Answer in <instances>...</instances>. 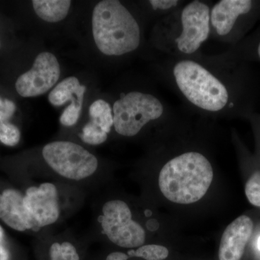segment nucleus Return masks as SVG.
Segmentation results:
<instances>
[{"label": "nucleus", "instance_id": "nucleus-11", "mask_svg": "<svg viewBox=\"0 0 260 260\" xmlns=\"http://www.w3.org/2000/svg\"><path fill=\"white\" fill-rule=\"evenodd\" d=\"M256 3L251 0H221L212 10V25L219 35L227 36L240 19L249 17L256 11Z\"/></svg>", "mask_w": 260, "mask_h": 260}, {"label": "nucleus", "instance_id": "nucleus-13", "mask_svg": "<svg viewBox=\"0 0 260 260\" xmlns=\"http://www.w3.org/2000/svg\"><path fill=\"white\" fill-rule=\"evenodd\" d=\"M86 90L85 85H80L75 77H69L58 84L49 95L50 104L55 107L64 105L69 101L78 102L83 104L84 94Z\"/></svg>", "mask_w": 260, "mask_h": 260}, {"label": "nucleus", "instance_id": "nucleus-4", "mask_svg": "<svg viewBox=\"0 0 260 260\" xmlns=\"http://www.w3.org/2000/svg\"><path fill=\"white\" fill-rule=\"evenodd\" d=\"M113 112L116 133L123 136L133 137L149 121L160 117L164 107L153 95L133 91L114 103Z\"/></svg>", "mask_w": 260, "mask_h": 260}, {"label": "nucleus", "instance_id": "nucleus-25", "mask_svg": "<svg viewBox=\"0 0 260 260\" xmlns=\"http://www.w3.org/2000/svg\"><path fill=\"white\" fill-rule=\"evenodd\" d=\"M49 254H50L51 260H63L61 244L59 243H54L51 246Z\"/></svg>", "mask_w": 260, "mask_h": 260}, {"label": "nucleus", "instance_id": "nucleus-12", "mask_svg": "<svg viewBox=\"0 0 260 260\" xmlns=\"http://www.w3.org/2000/svg\"><path fill=\"white\" fill-rule=\"evenodd\" d=\"M23 198L21 193L13 189H5L0 194V219L18 232L32 229Z\"/></svg>", "mask_w": 260, "mask_h": 260}, {"label": "nucleus", "instance_id": "nucleus-22", "mask_svg": "<svg viewBox=\"0 0 260 260\" xmlns=\"http://www.w3.org/2000/svg\"><path fill=\"white\" fill-rule=\"evenodd\" d=\"M63 260H80L76 249L71 243L63 242L61 244Z\"/></svg>", "mask_w": 260, "mask_h": 260}, {"label": "nucleus", "instance_id": "nucleus-6", "mask_svg": "<svg viewBox=\"0 0 260 260\" xmlns=\"http://www.w3.org/2000/svg\"><path fill=\"white\" fill-rule=\"evenodd\" d=\"M129 206L121 200H111L103 207L100 217L103 232L109 240L124 248H138L143 245L145 232L133 220Z\"/></svg>", "mask_w": 260, "mask_h": 260}, {"label": "nucleus", "instance_id": "nucleus-3", "mask_svg": "<svg viewBox=\"0 0 260 260\" xmlns=\"http://www.w3.org/2000/svg\"><path fill=\"white\" fill-rule=\"evenodd\" d=\"M176 83L181 93L196 107L209 112H218L227 105L226 87L203 66L183 60L174 68Z\"/></svg>", "mask_w": 260, "mask_h": 260}, {"label": "nucleus", "instance_id": "nucleus-18", "mask_svg": "<svg viewBox=\"0 0 260 260\" xmlns=\"http://www.w3.org/2000/svg\"><path fill=\"white\" fill-rule=\"evenodd\" d=\"M20 139V132L8 121L0 122V141L8 146H15Z\"/></svg>", "mask_w": 260, "mask_h": 260}, {"label": "nucleus", "instance_id": "nucleus-27", "mask_svg": "<svg viewBox=\"0 0 260 260\" xmlns=\"http://www.w3.org/2000/svg\"><path fill=\"white\" fill-rule=\"evenodd\" d=\"M257 246L258 249H259L260 251V237H259V239H258Z\"/></svg>", "mask_w": 260, "mask_h": 260}, {"label": "nucleus", "instance_id": "nucleus-17", "mask_svg": "<svg viewBox=\"0 0 260 260\" xmlns=\"http://www.w3.org/2000/svg\"><path fill=\"white\" fill-rule=\"evenodd\" d=\"M80 138L84 143L87 144L98 145L106 142L108 134L90 121L84 126L83 132L80 135Z\"/></svg>", "mask_w": 260, "mask_h": 260}, {"label": "nucleus", "instance_id": "nucleus-8", "mask_svg": "<svg viewBox=\"0 0 260 260\" xmlns=\"http://www.w3.org/2000/svg\"><path fill=\"white\" fill-rule=\"evenodd\" d=\"M181 20L182 32L175 40L178 49L184 54H193L209 36V8L202 2H191L183 10Z\"/></svg>", "mask_w": 260, "mask_h": 260}, {"label": "nucleus", "instance_id": "nucleus-14", "mask_svg": "<svg viewBox=\"0 0 260 260\" xmlns=\"http://www.w3.org/2000/svg\"><path fill=\"white\" fill-rule=\"evenodd\" d=\"M32 3L38 16L49 23L64 20L71 5L69 0H34Z\"/></svg>", "mask_w": 260, "mask_h": 260}, {"label": "nucleus", "instance_id": "nucleus-7", "mask_svg": "<svg viewBox=\"0 0 260 260\" xmlns=\"http://www.w3.org/2000/svg\"><path fill=\"white\" fill-rule=\"evenodd\" d=\"M59 77L60 66L56 56L42 52L36 58L31 69L19 77L15 88L21 96H39L49 91Z\"/></svg>", "mask_w": 260, "mask_h": 260}, {"label": "nucleus", "instance_id": "nucleus-20", "mask_svg": "<svg viewBox=\"0 0 260 260\" xmlns=\"http://www.w3.org/2000/svg\"><path fill=\"white\" fill-rule=\"evenodd\" d=\"M83 104L78 102H72L71 104L64 109L60 116V122L62 125L71 126L76 124L79 119Z\"/></svg>", "mask_w": 260, "mask_h": 260}, {"label": "nucleus", "instance_id": "nucleus-2", "mask_svg": "<svg viewBox=\"0 0 260 260\" xmlns=\"http://www.w3.org/2000/svg\"><path fill=\"white\" fill-rule=\"evenodd\" d=\"M92 30L95 45L105 55H123L140 45L139 25L117 0H104L95 5Z\"/></svg>", "mask_w": 260, "mask_h": 260}, {"label": "nucleus", "instance_id": "nucleus-1", "mask_svg": "<svg viewBox=\"0 0 260 260\" xmlns=\"http://www.w3.org/2000/svg\"><path fill=\"white\" fill-rule=\"evenodd\" d=\"M213 179L211 164L201 153L189 152L172 159L159 174V187L166 198L178 204L199 201Z\"/></svg>", "mask_w": 260, "mask_h": 260}, {"label": "nucleus", "instance_id": "nucleus-16", "mask_svg": "<svg viewBox=\"0 0 260 260\" xmlns=\"http://www.w3.org/2000/svg\"><path fill=\"white\" fill-rule=\"evenodd\" d=\"M127 254L145 260H164L169 256V250L165 246L150 244L143 245L137 249H131L128 251Z\"/></svg>", "mask_w": 260, "mask_h": 260}, {"label": "nucleus", "instance_id": "nucleus-21", "mask_svg": "<svg viewBox=\"0 0 260 260\" xmlns=\"http://www.w3.org/2000/svg\"><path fill=\"white\" fill-rule=\"evenodd\" d=\"M16 110L14 103L8 99H0V122L8 121Z\"/></svg>", "mask_w": 260, "mask_h": 260}, {"label": "nucleus", "instance_id": "nucleus-28", "mask_svg": "<svg viewBox=\"0 0 260 260\" xmlns=\"http://www.w3.org/2000/svg\"><path fill=\"white\" fill-rule=\"evenodd\" d=\"M0 46H1V45H0Z\"/></svg>", "mask_w": 260, "mask_h": 260}, {"label": "nucleus", "instance_id": "nucleus-15", "mask_svg": "<svg viewBox=\"0 0 260 260\" xmlns=\"http://www.w3.org/2000/svg\"><path fill=\"white\" fill-rule=\"evenodd\" d=\"M89 114L92 122L99 126L105 133H110L114 126V116L109 104L104 100H97L90 106Z\"/></svg>", "mask_w": 260, "mask_h": 260}, {"label": "nucleus", "instance_id": "nucleus-5", "mask_svg": "<svg viewBox=\"0 0 260 260\" xmlns=\"http://www.w3.org/2000/svg\"><path fill=\"white\" fill-rule=\"evenodd\" d=\"M44 160L58 174L72 180L80 181L97 170V158L83 147L68 141L49 143L42 150Z\"/></svg>", "mask_w": 260, "mask_h": 260}, {"label": "nucleus", "instance_id": "nucleus-23", "mask_svg": "<svg viewBox=\"0 0 260 260\" xmlns=\"http://www.w3.org/2000/svg\"><path fill=\"white\" fill-rule=\"evenodd\" d=\"M150 3L153 9L168 10L177 6L179 2L177 0H151Z\"/></svg>", "mask_w": 260, "mask_h": 260}, {"label": "nucleus", "instance_id": "nucleus-24", "mask_svg": "<svg viewBox=\"0 0 260 260\" xmlns=\"http://www.w3.org/2000/svg\"><path fill=\"white\" fill-rule=\"evenodd\" d=\"M9 250L5 246V232L0 225V260H10Z\"/></svg>", "mask_w": 260, "mask_h": 260}, {"label": "nucleus", "instance_id": "nucleus-9", "mask_svg": "<svg viewBox=\"0 0 260 260\" xmlns=\"http://www.w3.org/2000/svg\"><path fill=\"white\" fill-rule=\"evenodd\" d=\"M23 203L30 217L32 229L51 225L59 218L57 189L51 183L28 188L24 195Z\"/></svg>", "mask_w": 260, "mask_h": 260}, {"label": "nucleus", "instance_id": "nucleus-19", "mask_svg": "<svg viewBox=\"0 0 260 260\" xmlns=\"http://www.w3.org/2000/svg\"><path fill=\"white\" fill-rule=\"evenodd\" d=\"M245 194L249 203L260 208V172H254L248 179L245 186Z\"/></svg>", "mask_w": 260, "mask_h": 260}, {"label": "nucleus", "instance_id": "nucleus-26", "mask_svg": "<svg viewBox=\"0 0 260 260\" xmlns=\"http://www.w3.org/2000/svg\"><path fill=\"white\" fill-rule=\"evenodd\" d=\"M127 258V254L120 252V251H116V252H112L109 254L107 260H126Z\"/></svg>", "mask_w": 260, "mask_h": 260}, {"label": "nucleus", "instance_id": "nucleus-10", "mask_svg": "<svg viewBox=\"0 0 260 260\" xmlns=\"http://www.w3.org/2000/svg\"><path fill=\"white\" fill-rule=\"evenodd\" d=\"M252 220L246 215H241L228 225L224 231L220 247L219 259L240 260L252 234Z\"/></svg>", "mask_w": 260, "mask_h": 260}]
</instances>
